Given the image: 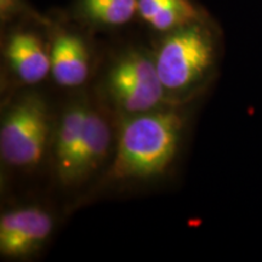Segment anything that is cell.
I'll return each mask as SVG.
<instances>
[{
	"label": "cell",
	"mask_w": 262,
	"mask_h": 262,
	"mask_svg": "<svg viewBox=\"0 0 262 262\" xmlns=\"http://www.w3.org/2000/svg\"><path fill=\"white\" fill-rule=\"evenodd\" d=\"M182 119L172 111L134 114L120 129L113 179H147L159 175L178 152Z\"/></svg>",
	"instance_id": "6da1fadb"
},
{
	"label": "cell",
	"mask_w": 262,
	"mask_h": 262,
	"mask_svg": "<svg viewBox=\"0 0 262 262\" xmlns=\"http://www.w3.org/2000/svg\"><path fill=\"white\" fill-rule=\"evenodd\" d=\"M155 62L165 94L188 93L204 81L214 67V40L208 29L195 21L169 32Z\"/></svg>",
	"instance_id": "7a4b0ae2"
},
{
	"label": "cell",
	"mask_w": 262,
	"mask_h": 262,
	"mask_svg": "<svg viewBox=\"0 0 262 262\" xmlns=\"http://www.w3.org/2000/svg\"><path fill=\"white\" fill-rule=\"evenodd\" d=\"M50 140V114L44 98L24 95L6 111L0 127V156L14 168L31 169L40 163Z\"/></svg>",
	"instance_id": "3957f363"
},
{
	"label": "cell",
	"mask_w": 262,
	"mask_h": 262,
	"mask_svg": "<svg viewBox=\"0 0 262 262\" xmlns=\"http://www.w3.org/2000/svg\"><path fill=\"white\" fill-rule=\"evenodd\" d=\"M107 85L114 102L131 114L157 110L166 95L155 60L136 51L124 55L113 66Z\"/></svg>",
	"instance_id": "277c9868"
},
{
	"label": "cell",
	"mask_w": 262,
	"mask_h": 262,
	"mask_svg": "<svg viewBox=\"0 0 262 262\" xmlns=\"http://www.w3.org/2000/svg\"><path fill=\"white\" fill-rule=\"evenodd\" d=\"M52 217L38 206L6 212L0 217V253L18 258L34 253L49 238Z\"/></svg>",
	"instance_id": "5b68a950"
},
{
	"label": "cell",
	"mask_w": 262,
	"mask_h": 262,
	"mask_svg": "<svg viewBox=\"0 0 262 262\" xmlns=\"http://www.w3.org/2000/svg\"><path fill=\"white\" fill-rule=\"evenodd\" d=\"M11 70L22 83L37 84L51 72V55L35 33L16 32L6 45Z\"/></svg>",
	"instance_id": "8992f818"
},
{
	"label": "cell",
	"mask_w": 262,
	"mask_h": 262,
	"mask_svg": "<svg viewBox=\"0 0 262 262\" xmlns=\"http://www.w3.org/2000/svg\"><path fill=\"white\" fill-rule=\"evenodd\" d=\"M51 55V74L64 88L83 85L89 75V52L79 35L62 32L55 38Z\"/></svg>",
	"instance_id": "52a82bcc"
},
{
	"label": "cell",
	"mask_w": 262,
	"mask_h": 262,
	"mask_svg": "<svg viewBox=\"0 0 262 262\" xmlns=\"http://www.w3.org/2000/svg\"><path fill=\"white\" fill-rule=\"evenodd\" d=\"M110 146L111 129L106 119L96 110L89 107L75 158L72 185L83 181L102 165L110 153Z\"/></svg>",
	"instance_id": "ba28073f"
},
{
	"label": "cell",
	"mask_w": 262,
	"mask_h": 262,
	"mask_svg": "<svg viewBox=\"0 0 262 262\" xmlns=\"http://www.w3.org/2000/svg\"><path fill=\"white\" fill-rule=\"evenodd\" d=\"M89 106L77 102L71 104L62 116L55 137V159L57 173L64 185H72L75 158L83 135L84 120Z\"/></svg>",
	"instance_id": "9c48e42d"
},
{
	"label": "cell",
	"mask_w": 262,
	"mask_h": 262,
	"mask_svg": "<svg viewBox=\"0 0 262 262\" xmlns=\"http://www.w3.org/2000/svg\"><path fill=\"white\" fill-rule=\"evenodd\" d=\"M84 15L95 24L118 27L127 24L137 12V0H83Z\"/></svg>",
	"instance_id": "30bf717a"
},
{
	"label": "cell",
	"mask_w": 262,
	"mask_h": 262,
	"mask_svg": "<svg viewBox=\"0 0 262 262\" xmlns=\"http://www.w3.org/2000/svg\"><path fill=\"white\" fill-rule=\"evenodd\" d=\"M187 3H189V0H137V14L146 22H149L160 12L185 5Z\"/></svg>",
	"instance_id": "8fae6325"
},
{
	"label": "cell",
	"mask_w": 262,
	"mask_h": 262,
	"mask_svg": "<svg viewBox=\"0 0 262 262\" xmlns=\"http://www.w3.org/2000/svg\"><path fill=\"white\" fill-rule=\"evenodd\" d=\"M22 8V0H0V15L3 21H8Z\"/></svg>",
	"instance_id": "7c38bea8"
}]
</instances>
